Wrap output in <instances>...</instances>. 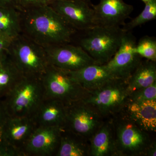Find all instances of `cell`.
Wrapping results in <instances>:
<instances>
[{
  "label": "cell",
  "instance_id": "obj_25",
  "mask_svg": "<svg viewBox=\"0 0 156 156\" xmlns=\"http://www.w3.org/2000/svg\"><path fill=\"white\" fill-rule=\"evenodd\" d=\"M153 100H156V82L149 87L130 92L128 95V102Z\"/></svg>",
  "mask_w": 156,
  "mask_h": 156
},
{
  "label": "cell",
  "instance_id": "obj_15",
  "mask_svg": "<svg viewBox=\"0 0 156 156\" xmlns=\"http://www.w3.org/2000/svg\"><path fill=\"white\" fill-rule=\"evenodd\" d=\"M122 110L143 130L156 132V100L128 102Z\"/></svg>",
  "mask_w": 156,
  "mask_h": 156
},
{
  "label": "cell",
  "instance_id": "obj_30",
  "mask_svg": "<svg viewBox=\"0 0 156 156\" xmlns=\"http://www.w3.org/2000/svg\"><path fill=\"white\" fill-rule=\"evenodd\" d=\"M156 156V143L155 140L152 141L147 148L144 154V156Z\"/></svg>",
  "mask_w": 156,
  "mask_h": 156
},
{
  "label": "cell",
  "instance_id": "obj_8",
  "mask_svg": "<svg viewBox=\"0 0 156 156\" xmlns=\"http://www.w3.org/2000/svg\"><path fill=\"white\" fill-rule=\"evenodd\" d=\"M104 118L92 105L83 100L66 106V120L63 128L88 139L100 128Z\"/></svg>",
  "mask_w": 156,
  "mask_h": 156
},
{
  "label": "cell",
  "instance_id": "obj_26",
  "mask_svg": "<svg viewBox=\"0 0 156 156\" xmlns=\"http://www.w3.org/2000/svg\"><path fill=\"white\" fill-rule=\"evenodd\" d=\"M54 0H17L20 11L41 7L50 5Z\"/></svg>",
  "mask_w": 156,
  "mask_h": 156
},
{
  "label": "cell",
  "instance_id": "obj_27",
  "mask_svg": "<svg viewBox=\"0 0 156 156\" xmlns=\"http://www.w3.org/2000/svg\"><path fill=\"white\" fill-rule=\"evenodd\" d=\"M9 116L2 101L0 99V145H9L5 141L4 137V127Z\"/></svg>",
  "mask_w": 156,
  "mask_h": 156
},
{
  "label": "cell",
  "instance_id": "obj_17",
  "mask_svg": "<svg viewBox=\"0 0 156 156\" xmlns=\"http://www.w3.org/2000/svg\"><path fill=\"white\" fill-rule=\"evenodd\" d=\"M69 72L79 84L88 91L98 89L112 79L117 78L113 76L106 64H92Z\"/></svg>",
  "mask_w": 156,
  "mask_h": 156
},
{
  "label": "cell",
  "instance_id": "obj_24",
  "mask_svg": "<svg viewBox=\"0 0 156 156\" xmlns=\"http://www.w3.org/2000/svg\"><path fill=\"white\" fill-rule=\"evenodd\" d=\"M136 53L142 58L156 61V40L153 37L145 36L136 42Z\"/></svg>",
  "mask_w": 156,
  "mask_h": 156
},
{
  "label": "cell",
  "instance_id": "obj_1",
  "mask_svg": "<svg viewBox=\"0 0 156 156\" xmlns=\"http://www.w3.org/2000/svg\"><path fill=\"white\" fill-rule=\"evenodd\" d=\"M21 34L44 48L72 43L78 31L50 5L21 11Z\"/></svg>",
  "mask_w": 156,
  "mask_h": 156
},
{
  "label": "cell",
  "instance_id": "obj_2",
  "mask_svg": "<svg viewBox=\"0 0 156 156\" xmlns=\"http://www.w3.org/2000/svg\"><path fill=\"white\" fill-rule=\"evenodd\" d=\"M80 32L77 44L96 64H106L119 48L125 31L121 27L94 26Z\"/></svg>",
  "mask_w": 156,
  "mask_h": 156
},
{
  "label": "cell",
  "instance_id": "obj_31",
  "mask_svg": "<svg viewBox=\"0 0 156 156\" xmlns=\"http://www.w3.org/2000/svg\"><path fill=\"white\" fill-rule=\"evenodd\" d=\"M84 1H85V2L89 3L90 5H92V2H91V0H84Z\"/></svg>",
  "mask_w": 156,
  "mask_h": 156
},
{
  "label": "cell",
  "instance_id": "obj_10",
  "mask_svg": "<svg viewBox=\"0 0 156 156\" xmlns=\"http://www.w3.org/2000/svg\"><path fill=\"white\" fill-rule=\"evenodd\" d=\"M136 38L131 31H126L119 48L106 64L114 76L126 80L134 72L142 58L135 51Z\"/></svg>",
  "mask_w": 156,
  "mask_h": 156
},
{
  "label": "cell",
  "instance_id": "obj_4",
  "mask_svg": "<svg viewBox=\"0 0 156 156\" xmlns=\"http://www.w3.org/2000/svg\"><path fill=\"white\" fill-rule=\"evenodd\" d=\"M8 55L25 76L41 78L50 64L45 48L22 34L11 41Z\"/></svg>",
  "mask_w": 156,
  "mask_h": 156
},
{
  "label": "cell",
  "instance_id": "obj_20",
  "mask_svg": "<svg viewBox=\"0 0 156 156\" xmlns=\"http://www.w3.org/2000/svg\"><path fill=\"white\" fill-rule=\"evenodd\" d=\"M156 61L142 60L127 80L129 93L152 85L156 82Z\"/></svg>",
  "mask_w": 156,
  "mask_h": 156
},
{
  "label": "cell",
  "instance_id": "obj_14",
  "mask_svg": "<svg viewBox=\"0 0 156 156\" xmlns=\"http://www.w3.org/2000/svg\"><path fill=\"white\" fill-rule=\"evenodd\" d=\"M37 127L33 118L9 116L4 127V139L10 146L25 156L23 148Z\"/></svg>",
  "mask_w": 156,
  "mask_h": 156
},
{
  "label": "cell",
  "instance_id": "obj_28",
  "mask_svg": "<svg viewBox=\"0 0 156 156\" xmlns=\"http://www.w3.org/2000/svg\"><path fill=\"white\" fill-rule=\"evenodd\" d=\"M12 40L0 32V58L8 55L9 47Z\"/></svg>",
  "mask_w": 156,
  "mask_h": 156
},
{
  "label": "cell",
  "instance_id": "obj_21",
  "mask_svg": "<svg viewBox=\"0 0 156 156\" xmlns=\"http://www.w3.org/2000/svg\"><path fill=\"white\" fill-rule=\"evenodd\" d=\"M23 76L9 55L0 58V99L5 97Z\"/></svg>",
  "mask_w": 156,
  "mask_h": 156
},
{
  "label": "cell",
  "instance_id": "obj_9",
  "mask_svg": "<svg viewBox=\"0 0 156 156\" xmlns=\"http://www.w3.org/2000/svg\"><path fill=\"white\" fill-rule=\"evenodd\" d=\"M45 49L50 64L68 71H75L87 66L96 64L83 48L72 43Z\"/></svg>",
  "mask_w": 156,
  "mask_h": 156
},
{
  "label": "cell",
  "instance_id": "obj_29",
  "mask_svg": "<svg viewBox=\"0 0 156 156\" xmlns=\"http://www.w3.org/2000/svg\"><path fill=\"white\" fill-rule=\"evenodd\" d=\"M0 7L14 8L20 11L17 0H0Z\"/></svg>",
  "mask_w": 156,
  "mask_h": 156
},
{
  "label": "cell",
  "instance_id": "obj_13",
  "mask_svg": "<svg viewBox=\"0 0 156 156\" xmlns=\"http://www.w3.org/2000/svg\"><path fill=\"white\" fill-rule=\"evenodd\" d=\"M95 26L121 27L130 17L134 7L123 0H100L92 5Z\"/></svg>",
  "mask_w": 156,
  "mask_h": 156
},
{
  "label": "cell",
  "instance_id": "obj_12",
  "mask_svg": "<svg viewBox=\"0 0 156 156\" xmlns=\"http://www.w3.org/2000/svg\"><path fill=\"white\" fill-rule=\"evenodd\" d=\"M62 128L37 126L23 148L24 156H56L60 143Z\"/></svg>",
  "mask_w": 156,
  "mask_h": 156
},
{
  "label": "cell",
  "instance_id": "obj_18",
  "mask_svg": "<svg viewBox=\"0 0 156 156\" xmlns=\"http://www.w3.org/2000/svg\"><path fill=\"white\" fill-rule=\"evenodd\" d=\"M66 106L61 101L44 98L33 117L37 126L63 128L66 120Z\"/></svg>",
  "mask_w": 156,
  "mask_h": 156
},
{
  "label": "cell",
  "instance_id": "obj_16",
  "mask_svg": "<svg viewBox=\"0 0 156 156\" xmlns=\"http://www.w3.org/2000/svg\"><path fill=\"white\" fill-rule=\"evenodd\" d=\"M89 141L90 156H118L112 118L105 119Z\"/></svg>",
  "mask_w": 156,
  "mask_h": 156
},
{
  "label": "cell",
  "instance_id": "obj_32",
  "mask_svg": "<svg viewBox=\"0 0 156 156\" xmlns=\"http://www.w3.org/2000/svg\"><path fill=\"white\" fill-rule=\"evenodd\" d=\"M142 2H143L144 4H146V3H147L149 1H150V0H141Z\"/></svg>",
  "mask_w": 156,
  "mask_h": 156
},
{
  "label": "cell",
  "instance_id": "obj_22",
  "mask_svg": "<svg viewBox=\"0 0 156 156\" xmlns=\"http://www.w3.org/2000/svg\"><path fill=\"white\" fill-rule=\"evenodd\" d=\"M21 11L0 7V32L11 40L21 34Z\"/></svg>",
  "mask_w": 156,
  "mask_h": 156
},
{
  "label": "cell",
  "instance_id": "obj_3",
  "mask_svg": "<svg viewBox=\"0 0 156 156\" xmlns=\"http://www.w3.org/2000/svg\"><path fill=\"white\" fill-rule=\"evenodd\" d=\"M44 98L41 78L23 76L2 100L9 116L33 118Z\"/></svg>",
  "mask_w": 156,
  "mask_h": 156
},
{
  "label": "cell",
  "instance_id": "obj_7",
  "mask_svg": "<svg viewBox=\"0 0 156 156\" xmlns=\"http://www.w3.org/2000/svg\"><path fill=\"white\" fill-rule=\"evenodd\" d=\"M128 95L127 80L114 78L100 88L89 91L83 100L107 119L122 111L128 102Z\"/></svg>",
  "mask_w": 156,
  "mask_h": 156
},
{
  "label": "cell",
  "instance_id": "obj_11",
  "mask_svg": "<svg viewBox=\"0 0 156 156\" xmlns=\"http://www.w3.org/2000/svg\"><path fill=\"white\" fill-rule=\"evenodd\" d=\"M92 5L84 0H54L50 6L68 24L81 31L95 26Z\"/></svg>",
  "mask_w": 156,
  "mask_h": 156
},
{
  "label": "cell",
  "instance_id": "obj_23",
  "mask_svg": "<svg viewBox=\"0 0 156 156\" xmlns=\"http://www.w3.org/2000/svg\"><path fill=\"white\" fill-rule=\"evenodd\" d=\"M156 18V0H150L145 4L142 12L130 22L125 23L122 27L125 31H131L132 30Z\"/></svg>",
  "mask_w": 156,
  "mask_h": 156
},
{
  "label": "cell",
  "instance_id": "obj_5",
  "mask_svg": "<svg viewBox=\"0 0 156 156\" xmlns=\"http://www.w3.org/2000/svg\"><path fill=\"white\" fill-rule=\"evenodd\" d=\"M111 118L118 156H144L152 141L150 133L140 128L122 110Z\"/></svg>",
  "mask_w": 156,
  "mask_h": 156
},
{
  "label": "cell",
  "instance_id": "obj_6",
  "mask_svg": "<svg viewBox=\"0 0 156 156\" xmlns=\"http://www.w3.org/2000/svg\"><path fill=\"white\" fill-rule=\"evenodd\" d=\"M41 80L45 98L58 100L66 105L83 100L89 93L69 71L50 64Z\"/></svg>",
  "mask_w": 156,
  "mask_h": 156
},
{
  "label": "cell",
  "instance_id": "obj_19",
  "mask_svg": "<svg viewBox=\"0 0 156 156\" xmlns=\"http://www.w3.org/2000/svg\"><path fill=\"white\" fill-rule=\"evenodd\" d=\"M56 156H90L89 140L62 128Z\"/></svg>",
  "mask_w": 156,
  "mask_h": 156
}]
</instances>
